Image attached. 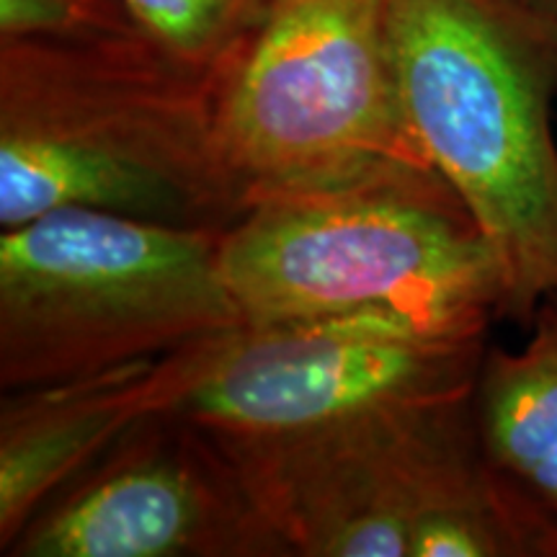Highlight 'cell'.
<instances>
[{"instance_id":"cell-8","label":"cell","mask_w":557,"mask_h":557,"mask_svg":"<svg viewBox=\"0 0 557 557\" xmlns=\"http://www.w3.org/2000/svg\"><path fill=\"white\" fill-rule=\"evenodd\" d=\"M3 555L292 557L218 436L173 408L137 421Z\"/></svg>"},{"instance_id":"cell-10","label":"cell","mask_w":557,"mask_h":557,"mask_svg":"<svg viewBox=\"0 0 557 557\" xmlns=\"http://www.w3.org/2000/svg\"><path fill=\"white\" fill-rule=\"evenodd\" d=\"M472 408L493 462L557 517V299L537 310L517 351L487 348Z\"/></svg>"},{"instance_id":"cell-5","label":"cell","mask_w":557,"mask_h":557,"mask_svg":"<svg viewBox=\"0 0 557 557\" xmlns=\"http://www.w3.org/2000/svg\"><path fill=\"white\" fill-rule=\"evenodd\" d=\"M250 207L434 171L403 109L389 0H269L218 83Z\"/></svg>"},{"instance_id":"cell-2","label":"cell","mask_w":557,"mask_h":557,"mask_svg":"<svg viewBox=\"0 0 557 557\" xmlns=\"http://www.w3.org/2000/svg\"><path fill=\"white\" fill-rule=\"evenodd\" d=\"M403 109L504 282L500 320L557 299V34L521 0H389Z\"/></svg>"},{"instance_id":"cell-4","label":"cell","mask_w":557,"mask_h":557,"mask_svg":"<svg viewBox=\"0 0 557 557\" xmlns=\"http://www.w3.org/2000/svg\"><path fill=\"white\" fill-rule=\"evenodd\" d=\"M243 325L220 235L54 209L0 233V389L94 377Z\"/></svg>"},{"instance_id":"cell-7","label":"cell","mask_w":557,"mask_h":557,"mask_svg":"<svg viewBox=\"0 0 557 557\" xmlns=\"http://www.w3.org/2000/svg\"><path fill=\"white\" fill-rule=\"evenodd\" d=\"M472 429V395H462L287 434H212L292 557H410L431 483Z\"/></svg>"},{"instance_id":"cell-6","label":"cell","mask_w":557,"mask_h":557,"mask_svg":"<svg viewBox=\"0 0 557 557\" xmlns=\"http://www.w3.org/2000/svg\"><path fill=\"white\" fill-rule=\"evenodd\" d=\"M487 348V329L382 310L243 323L199 344L173 410L214 434H287L374 408L472 395Z\"/></svg>"},{"instance_id":"cell-1","label":"cell","mask_w":557,"mask_h":557,"mask_svg":"<svg viewBox=\"0 0 557 557\" xmlns=\"http://www.w3.org/2000/svg\"><path fill=\"white\" fill-rule=\"evenodd\" d=\"M218 83L143 29L0 39V227L73 207L227 233L250 199Z\"/></svg>"},{"instance_id":"cell-3","label":"cell","mask_w":557,"mask_h":557,"mask_svg":"<svg viewBox=\"0 0 557 557\" xmlns=\"http://www.w3.org/2000/svg\"><path fill=\"white\" fill-rule=\"evenodd\" d=\"M220 267L246 325L382 310L491 329L504 308L498 263L436 171L259 201L220 235Z\"/></svg>"},{"instance_id":"cell-12","label":"cell","mask_w":557,"mask_h":557,"mask_svg":"<svg viewBox=\"0 0 557 557\" xmlns=\"http://www.w3.org/2000/svg\"><path fill=\"white\" fill-rule=\"evenodd\" d=\"M139 29L122 0H0V39H94Z\"/></svg>"},{"instance_id":"cell-11","label":"cell","mask_w":557,"mask_h":557,"mask_svg":"<svg viewBox=\"0 0 557 557\" xmlns=\"http://www.w3.org/2000/svg\"><path fill=\"white\" fill-rule=\"evenodd\" d=\"M137 26L201 73H225L269 0H122Z\"/></svg>"},{"instance_id":"cell-13","label":"cell","mask_w":557,"mask_h":557,"mask_svg":"<svg viewBox=\"0 0 557 557\" xmlns=\"http://www.w3.org/2000/svg\"><path fill=\"white\" fill-rule=\"evenodd\" d=\"M521 3L557 34V0H521Z\"/></svg>"},{"instance_id":"cell-9","label":"cell","mask_w":557,"mask_h":557,"mask_svg":"<svg viewBox=\"0 0 557 557\" xmlns=\"http://www.w3.org/2000/svg\"><path fill=\"white\" fill-rule=\"evenodd\" d=\"M205 344V341H201ZM199 344L0 400V555L60 491L189 387Z\"/></svg>"}]
</instances>
